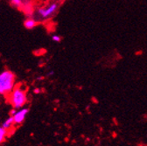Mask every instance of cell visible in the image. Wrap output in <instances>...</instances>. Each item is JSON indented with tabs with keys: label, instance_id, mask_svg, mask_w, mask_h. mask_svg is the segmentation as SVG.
Wrapping results in <instances>:
<instances>
[{
	"label": "cell",
	"instance_id": "30bf717a",
	"mask_svg": "<svg viewBox=\"0 0 147 146\" xmlns=\"http://www.w3.org/2000/svg\"><path fill=\"white\" fill-rule=\"evenodd\" d=\"M52 40L53 42H56V43H59L61 41V37L60 35H57V34H53L52 35Z\"/></svg>",
	"mask_w": 147,
	"mask_h": 146
},
{
	"label": "cell",
	"instance_id": "9c48e42d",
	"mask_svg": "<svg viewBox=\"0 0 147 146\" xmlns=\"http://www.w3.org/2000/svg\"><path fill=\"white\" fill-rule=\"evenodd\" d=\"M6 134H7V130L5 129V128L1 125L0 126V143H3L6 137Z\"/></svg>",
	"mask_w": 147,
	"mask_h": 146
},
{
	"label": "cell",
	"instance_id": "7c38bea8",
	"mask_svg": "<svg viewBox=\"0 0 147 146\" xmlns=\"http://www.w3.org/2000/svg\"><path fill=\"white\" fill-rule=\"evenodd\" d=\"M34 93L35 94H40V88H35L34 89Z\"/></svg>",
	"mask_w": 147,
	"mask_h": 146
},
{
	"label": "cell",
	"instance_id": "8992f818",
	"mask_svg": "<svg viewBox=\"0 0 147 146\" xmlns=\"http://www.w3.org/2000/svg\"><path fill=\"white\" fill-rule=\"evenodd\" d=\"M37 25H38V21L33 17H27V19L25 20L24 21V26L26 27V29L28 30H32L35 28Z\"/></svg>",
	"mask_w": 147,
	"mask_h": 146
},
{
	"label": "cell",
	"instance_id": "52a82bcc",
	"mask_svg": "<svg viewBox=\"0 0 147 146\" xmlns=\"http://www.w3.org/2000/svg\"><path fill=\"white\" fill-rule=\"evenodd\" d=\"M15 124V122H14V118L12 116H9L6 120H5L2 123V126L5 128V129L6 130H10L12 128V126Z\"/></svg>",
	"mask_w": 147,
	"mask_h": 146
},
{
	"label": "cell",
	"instance_id": "3957f363",
	"mask_svg": "<svg viewBox=\"0 0 147 146\" xmlns=\"http://www.w3.org/2000/svg\"><path fill=\"white\" fill-rule=\"evenodd\" d=\"M59 8V4L57 2H53L45 7L38 8L35 11L37 17H39L41 20H47L52 17Z\"/></svg>",
	"mask_w": 147,
	"mask_h": 146
},
{
	"label": "cell",
	"instance_id": "6da1fadb",
	"mask_svg": "<svg viewBox=\"0 0 147 146\" xmlns=\"http://www.w3.org/2000/svg\"><path fill=\"white\" fill-rule=\"evenodd\" d=\"M16 87L15 75L8 69L0 72V96L9 95Z\"/></svg>",
	"mask_w": 147,
	"mask_h": 146
},
{
	"label": "cell",
	"instance_id": "7a4b0ae2",
	"mask_svg": "<svg viewBox=\"0 0 147 146\" xmlns=\"http://www.w3.org/2000/svg\"><path fill=\"white\" fill-rule=\"evenodd\" d=\"M9 102L16 109L23 108L27 102L26 89L21 86H16L9 94Z\"/></svg>",
	"mask_w": 147,
	"mask_h": 146
},
{
	"label": "cell",
	"instance_id": "8fae6325",
	"mask_svg": "<svg viewBox=\"0 0 147 146\" xmlns=\"http://www.w3.org/2000/svg\"><path fill=\"white\" fill-rule=\"evenodd\" d=\"M17 110H18V109H16V108H13V109L11 111V116H14V115H15V113L17 112Z\"/></svg>",
	"mask_w": 147,
	"mask_h": 146
},
{
	"label": "cell",
	"instance_id": "ba28073f",
	"mask_svg": "<svg viewBox=\"0 0 147 146\" xmlns=\"http://www.w3.org/2000/svg\"><path fill=\"white\" fill-rule=\"evenodd\" d=\"M9 2L12 7L21 10L22 5H23V0H9Z\"/></svg>",
	"mask_w": 147,
	"mask_h": 146
},
{
	"label": "cell",
	"instance_id": "5b68a950",
	"mask_svg": "<svg viewBox=\"0 0 147 146\" xmlns=\"http://www.w3.org/2000/svg\"><path fill=\"white\" fill-rule=\"evenodd\" d=\"M21 11L27 17H32V15L34 14V7L32 4V0H23Z\"/></svg>",
	"mask_w": 147,
	"mask_h": 146
},
{
	"label": "cell",
	"instance_id": "277c9868",
	"mask_svg": "<svg viewBox=\"0 0 147 146\" xmlns=\"http://www.w3.org/2000/svg\"><path fill=\"white\" fill-rule=\"evenodd\" d=\"M28 112H29V109L27 108H21L20 109H18L15 115L12 116L14 118L15 124H21L25 121L26 116L28 114Z\"/></svg>",
	"mask_w": 147,
	"mask_h": 146
}]
</instances>
